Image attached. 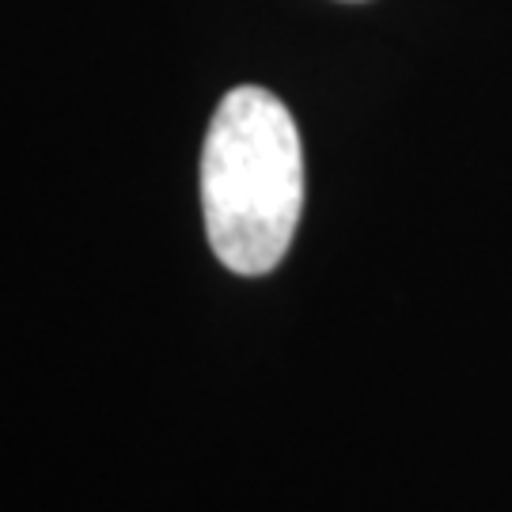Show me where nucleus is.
I'll list each match as a JSON object with an SVG mask.
<instances>
[{"mask_svg":"<svg viewBox=\"0 0 512 512\" xmlns=\"http://www.w3.org/2000/svg\"><path fill=\"white\" fill-rule=\"evenodd\" d=\"M202 209L232 274L262 277L285 258L304 209V148L274 92L243 84L220 99L202 148Z\"/></svg>","mask_w":512,"mask_h":512,"instance_id":"f257e3e1","label":"nucleus"}]
</instances>
